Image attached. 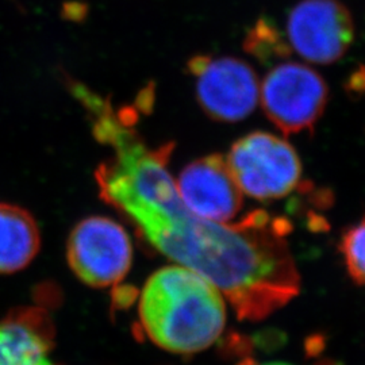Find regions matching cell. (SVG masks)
Returning a JSON list of instances; mask_svg holds the SVG:
<instances>
[{
  "label": "cell",
  "mask_w": 365,
  "mask_h": 365,
  "mask_svg": "<svg viewBox=\"0 0 365 365\" xmlns=\"http://www.w3.org/2000/svg\"><path fill=\"white\" fill-rule=\"evenodd\" d=\"M152 153L133 161L113 184L108 205L135 226L150 247L221 291L240 319L260 321L300 291L286 218L253 210L241 221H207L185 207L168 170Z\"/></svg>",
  "instance_id": "obj_1"
},
{
  "label": "cell",
  "mask_w": 365,
  "mask_h": 365,
  "mask_svg": "<svg viewBox=\"0 0 365 365\" xmlns=\"http://www.w3.org/2000/svg\"><path fill=\"white\" fill-rule=\"evenodd\" d=\"M138 312L157 346L182 354L207 349L226 325L221 291L182 265L164 267L146 280Z\"/></svg>",
  "instance_id": "obj_2"
},
{
  "label": "cell",
  "mask_w": 365,
  "mask_h": 365,
  "mask_svg": "<svg viewBox=\"0 0 365 365\" xmlns=\"http://www.w3.org/2000/svg\"><path fill=\"white\" fill-rule=\"evenodd\" d=\"M225 158L242 194L260 202L289 195L302 179L297 150L286 140L265 131L241 137Z\"/></svg>",
  "instance_id": "obj_3"
},
{
  "label": "cell",
  "mask_w": 365,
  "mask_h": 365,
  "mask_svg": "<svg viewBox=\"0 0 365 365\" xmlns=\"http://www.w3.org/2000/svg\"><path fill=\"white\" fill-rule=\"evenodd\" d=\"M329 101L324 78L313 68L288 61L268 72L260 87L261 107L286 137L313 131Z\"/></svg>",
  "instance_id": "obj_4"
},
{
  "label": "cell",
  "mask_w": 365,
  "mask_h": 365,
  "mask_svg": "<svg viewBox=\"0 0 365 365\" xmlns=\"http://www.w3.org/2000/svg\"><path fill=\"white\" fill-rule=\"evenodd\" d=\"M202 110L217 122L248 118L260 101V83L248 63L235 57L199 54L188 61Z\"/></svg>",
  "instance_id": "obj_5"
},
{
  "label": "cell",
  "mask_w": 365,
  "mask_h": 365,
  "mask_svg": "<svg viewBox=\"0 0 365 365\" xmlns=\"http://www.w3.org/2000/svg\"><path fill=\"white\" fill-rule=\"evenodd\" d=\"M66 257L71 269L84 284L96 288L117 286L130 269V237L118 222L90 217L72 230Z\"/></svg>",
  "instance_id": "obj_6"
},
{
  "label": "cell",
  "mask_w": 365,
  "mask_h": 365,
  "mask_svg": "<svg viewBox=\"0 0 365 365\" xmlns=\"http://www.w3.org/2000/svg\"><path fill=\"white\" fill-rule=\"evenodd\" d=\"M291 51L314 64H333L352 46V14L339 0H300L288 14Z\"/></svg>",
  "instance_id": "obj_7"
},
{
  "label": "cell",
  "mask_w": 365,
  "mask_h": 365,
  "mask_svg": "<svg viewBox=\"0 0 365 365\" xmlns=\"http://www.w3.org/2000/svg\"><path fill=\"white\" fill-rule=\"evenodd\" d=\"M185 207L207 221L227 223L244 205L242 191L232 176L226 158L214 153L190 163L176 182Z\"/></svg>",
  "instance_id": "obj_8"
},
{
  "label": "cell",
  "mask_w": 365,
  "mask_h": 365,
  "mask_svg": "<svg viewBox=\"0 0 365 365\" xmlns=\"http://www.w3.org/2000/svg\"><path fill=\"white\" fill-rule=\"evenodd\" d=\"M39 230L26 210L0 203V274H14L37 256Z\"/></svg>",
  "instance_id": "obj_9"
},
{
  "label": "cell",
  "mask_w": 365,
  "mask_h": 365,
  "mask_svg": "<svg viewBox=\"0 0 365 365\" xmlns=\"http://www.w3.org/2000/svg\"><path fill=\"white\" fill-rule=\"evenodd\" d=\"M0 365H53L48 341L24 321L0 322Z\"/></svg>",
  "instance_id": "obj_10"
},
{
  "label": "cell",
  "mask_w": 365,
  "mask_h": 365,
  "mask_svg": "<svg viewBox=\"0 0 365 365\" xmlns=\"http://www.w3.org/2000/svg\"><path fill=\"white\" fill-rule=\"evenodd\" d=\"M244 48L247 52L260 60L261 63L267 64L274 61V58L287 57L291 53V48L286 38L267 18H261L252 27L244 42Z\"/></svg>",
  "instance_id": "obj_11"
},
{
  "label": "cell",
  "mask_w": 365,
  "mask_h": 365,
  "mask_svg": "<svg viewBox=\"0 0 365 365\" xmlns=\"http://www.w3.org/2000/svg\"><path fill=\"white\" fill-rule=\"evenodd\" d=\"M339 250L348 274L357 284L365 286V218L344 232Z\"/></svg>",
  "instance_id": "obj_12"
},
{
  "label": "cell",
  "mask_w": 365,
  "mask_h": 365,
  "mask_svg": "<svg viewBox=\"0 0 365 365\" xmlns=\"http://www.w3.org/2000/svg\"><path fill=\"white\" fill-rule=\"evenodd\" d=\"M261 365H292L289 363H284V361H272V363H265V364Z\"/></svg>",
  "instance_id": "obj_13"
}]
</instances>
